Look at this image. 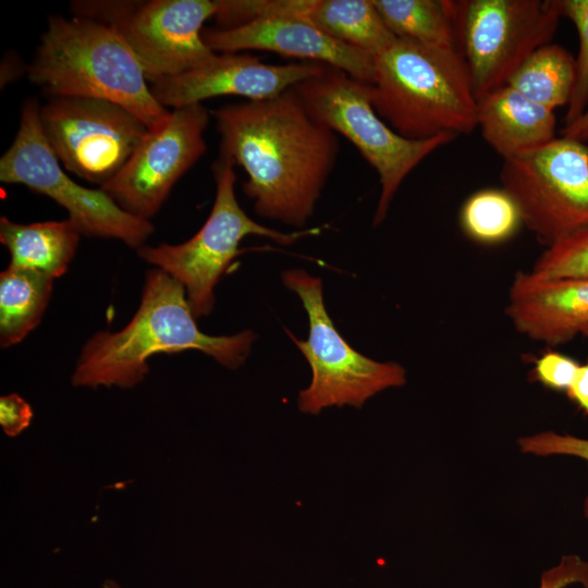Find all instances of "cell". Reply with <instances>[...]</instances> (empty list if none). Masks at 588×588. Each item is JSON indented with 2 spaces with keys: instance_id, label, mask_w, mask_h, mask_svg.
<instances>
[{
  "instance_id": "cell-1",
  "label": "cell",
  "mask_w": 588,
  "mask_h": 588,
  "mask_svg": "<svg viewBox=\"0 0 588 588\" xmlns=\"http://www.w3.org/2000/svg\"><path fill=\"white\" fill-rule=\"evenodd\" d=\"M211 114L220 152L247 174L243 191L257 215L303 226L335 166L338 134L309 112L295 87Z\"/></svg>"
},
{
  "instance_id": "cell-2",
  "label": "cell",
  "mask_w": 588,
  "mask_h": 588,
  "mask_svg": "<svg viewBox=\"0 0 588 588\" xmlns=\"http://www.w3.org/2000/svg\"><path fill=\"white\" fill-rule=\"evenodd\" d=\"M195 319L183 285L161 269L149 270L130 322L118 332L94 334L83 346L73 385L133 388L148 373V358L161 353L198 350L230 369L245 362L256 339L253 331L209 335Z\"/></svg>"
},
{
  "instance_id": "cell-3",
  "label": "cell",
  "mask_w": 588,
  "mask_h": 588,
  "mask_svg": "<svg viewBox=\"0 0 588 588\" xmlns=\"http://www.w3.org/2000/svg\"><path fill=\"white\" fill-rule=\"evenodd\" d=\"M368 88L376 112L405 138L467 135L477 127V99L457 48L396 37L373 58Z\"/></svg>"
},
{
  "instance_id": "cell-4",
  "label": "cell",
  "mask_w": 588,
  "mask_h": 588,
  "mask_svg": "<svg viewBox=\"0 0 588 588\" xmlns=\"http://www.w3.org/2000/svg\"><path fill=\"white\" fill-rule=\"evenodd\" d=\"M27 73L50 97L108 100L134 113L148 130L161 125L171 112L152 95L121 35L91 19L51 16Z\"/></svg>"
},
{
  "instance_id": "cell-5",
  "label": "cell",
  "mask_w": 588,
  "mask_h": 588,
  "mask_svg": "<svg viewBox=\"0 0 588 588\" xmlns=\"http://www.w3.org/2000/svg\"><path fill=\"white\" fill-rule=\"evenodd\" d=\"M309 112L336 134L346 137L377 171L380 197L373 224L384 220L391 201L405 177L431 152L457 136L413 140L394 132L373 109L368 83L344 71L323 70L294 86Z\"/></svg>"
},
{
  "instance_id": "cell-6",
  "label": "cell",
  "mask_w": 588,
  "mask_h": 588,
  "mask_svg": "<svg viewBox=\"0 0 588 588\" xmlns=\"http://www.w3.org/2000/svg\"><path fill=\"white\" fill-rule=\"evenodd\" d=\"M234 166L229 156L219 154L212 166L216 181L212 209L193 237L177 245L163 243L137 248V255L143 260L163 270L183 285L196 318L212 310L215 286L232 260L243 252L240 243L245 236L259 235L281 245H290L321 231V228H314L283 233L249 218L236 200Z\"/></svg>"
},
{
  "instance_id": "cell-7",
  "label": "cell",
  "mask_w": 588,
  "mask_h": 588,
  "mask_svg": "<svg viewBox=\"0 0 588 588\" xmlns=\"http://www.w3.org/2000/svg\"><path fill=\"white\" fill-rule=\"evenodd\" d=\"M282 279L298 295L308 316L307 340L286 330L313 373L309 387L298 395L303 413L317 415L323 408L344 405L360 408L377 393L405 384L403 366L360 354L339 333L326 309L320 278L294 269L283 272Z\"/></svg>"
},
{
  "instance_id": "cell-8",
  "label": "cell",
  "mask_w": 588,
  "mask_h": 588,
  "mask_svg": "<svg viewBox=\"0 0 588 588\" xmlns=\"http://www.w3.org/2000/svg\"><path fill=\"white\" fill-rule=\"evenodd\" d=\"M446 7L477 100L507 85L550 44L561 17L555 0H446Z\"/></svg>"
},
{
  "instance_id": "cell-9",
  "label": "cell",
  "mask_w": 588,
  "mask_h": 588,
  "mask_svg": "<svg viewBox=\"0 0 588 588\" xmlns=\"http://www.w3.org/2000/svg\"><path fill=\"white\" fill-rule=\"evenodd\" d=\"M0 181L50 197L68 211L81 234L117 238L137 249L154 232L149 220L127 212L101 188L84 187L65 173L45 137L34 99L24 102L15 138L0 159Z\"/></svg>"
},
{
  "instance_id": "cell-10",
  "label": "cell",
  "mask_w": 588,
  "mask_h": 588,
  "mask_svg": "<svg viewBox=\"0 0 588 588\" xmlns=\"http://www.w3.org/2000/svg\"><path fill=\"white\" fill-rule=\"evenodd\" d=\"M73 7L76 16L101 22L119 33L151 84L196 69L216 54L203 38V25L216 15L219 1H109Z\"/></svg>"
},
{
  "instance_id": "cell-11",
  "label": "cell",
  "mask_w": 588,
  "mask_h": 588,
  "mask_svg": "<svg viewBox=\"0 0 588 588\" xmlns=\"http://www.w3.org/2000/svg\"><path fill=\"white\" fill-rule=\"evenodd\" d=\"M500 181L541 244L588 229V146L583 142L561 136L528 156L503 160Z\"/></svg>"
},
{
  "instance_id": "cell-12",
  "label": "cell",
  "mask_w": 588,
  "mask_h": 588,
  "mask_svg": "<svg viewBox=\"0 0 588 588\" xmlns=\"http://www.w3.org/2000/svg\"><path fill=\"white\" fill-rule=\"evenodd\" d=\"M39 120L61 166L100 186L121 171L148 131L124 107L96 98L51 97L39 107Z\"/></svg>"
},
{
  "instance_id": "cell-13",
  "label": "cell",
  "mask_w": 588,
  "mask_h": 588,
  "mask_svg": "<svg viewBox=\"0 0 588 588\" xmlns=\"http://www.w3.org/2000/svg\"><path fill=\"white\" fill-rule=\"evenodd\" d=\"M209 119L203 103L172 109L161 125L147 131L121 171L100 188L127 212L149 220L179 179L205 154L203 134Z\"/></svg>"
},
{
  "instance_id": "cell-14",
  "label": "cell",
  "mask_w": 588,
  "mask_h": 588,
  "mask_svg": "<svg viewBox=\"0 0 588 588\" xmlns=\"http://www.w3.org/2000/svg\"><path fill=\"white\" fill-rule=\"evenodd\" d=\"M323 68L316 62L267 64L249 54L216 53L196 69L157 81L151 91L160 105L172 109L228 95L260 100L278 96Z\"/></svg>"
},
{
  "instance_id": "cell-15",
  "label": "cell",
  "mask_w": 588,
  "mask_h": 588,
  "mask_svg": "<svg viewBox=\"0 0 588 588\" xmlns=\"http://www.w3.org/2000/svg\"><path fill=\"white\" fill-rule=\"evenodd\" d=\"M203 38L213 52L265 50L330 65L364 83L373 77L372 56L335 40L302 17H259L232 28H206Z\"/></svg>"
},
{
  "instance_id": "cell-16",
  "label": "cell",
  "mask_w": 588,
  "mask_h": 588,
  "mask_svg": "<svg viewBox=\"0 0 588 588\" xmlns=\"http://www.w3.org/2000/svg\"><path fill=\"white\" fill-rule=\"evenodd\" d=\"M505 315L532 341L565 344L588 327V279H541L519 271L509 289Z\"/></svg>"
},
{
  "instance_id": "cell-17",
  "label": "cell",
  "mask_w": 588,
  "mask_h": 588,
  "mask_svg": "<svg viewBox=\"0 0 588 588\" xmlns=\"http://www.w3.org/2000/svg\"><path fill=\"white\" fill-rule=\"evenodd\" d=\"M553 110L505 85L477 100V127L503 158L528 156L555 139Z\"/></svg>"
},
{
  "instance_id": "cell-18",
  "label": "cell",
  "mask_w": 588,
  "mask_h": 588,
  "mask_svg": "<svg viewBox=\"0 0 588 588\" xmlns=\"http://www.w3.org/2000/svg\"><path fill=\"white\" fill-rule=\"evenodd\" d=\"M81 232L70 220L16 223L0 219V242L11 256V266L63 275L77 249Z\"/></svg>"
},
{
  "instance_id": "cell-19",
  "label": "cell",
  "mask_w": 588,
  "mask_h": 588,
  "mask_svg": "<svg viewBox=\"0 0 588 588\" xmlns=\"http://www.w3.org/2000/svg\"><path fill=\"white\" fill-rule=\"evenodd\" d=\"M53 278L9 265L0 274V345L20 343L34 330L51 296Z\"/></svg>"
},
{
  "instance_id": "cell-20",
  "label": "cell",
  "mask_w": 588,
  "mask_h": 588,
  "mask_svg": "<svg viewBox=\"0 0 588 588\" xmlns=\"http://www.w3.org/2000/svg\"><path fill=\"white\" fill-rule=\"evenodd\" d=\"M306 20L335 40L373 58L396 39L372 0H314Z\"/></svg>"
},
{
  "instance_id": "cell-21",
  "label": "cell",
  "mask_w": 588,
  "mask_h": 588,
  "mask_svg": "<svg viewBox=\"0 0 588 588\" xmlns=\"http://www.w3.org/2000/svg\"><path fill=\"white\" fill-rule=\"evenodd\" d=\"M575 82V59L563 47L548 44L537 49L507 85L528 100L554 110L567 105Z\"/></svg>"
},
{
  "instance_id": "cell-22",
  "label": "cell",
  "mask_w": 588,
  "mask_h": 588,
  "mask_svg": "<svg viewBox=\"0 0 588 588\" xmlns=\"http://www.w3.org/2000/svg\"><path fill=\"white\" fill-rule=\"evenodd\" d=\"M390 32L424 45L457 48L446 0H372Z\"/></svg>"
},
{
  "instance_id": "cell-23",
  "label": "cell",
  "mask_w": 588,
  "mask_h": 588,
  "mask_svg": "<svg viewBox=\"0 0 588 588\" xmlns=\"http://www.w3.org/2000/svg\"><path fill=\"white\" fill-rule=\"evenodd\" d=\"M460 225L471 241L497 245L513 237L524 223L516 201L501 187L471 194L461 208Z\"/></svg>"
},
{
  "instance_id": "cell-24",
  "label": "cell",
  "mask_w": 588,
  "mask_h": 588,
  "mask_svg": "<svg viewBox=\"0 0 588 588\" xmlns=\"http://www.w3.org/2000/svg\"><path fill=\"white\" fill-rule=\"evenodd\" d=\"M530 272L541 279H588V229L547 246Z\"/></svg>"
},
{
  "instance_id": "cell-25",
  "label": "cell",
  "mask_w": 588,
  "mask_h": 588,
  "mask_svg": "<svg viewBox=\"0 0 588 588\" xmlns=\"http://www.w3.org/2000/svg\"><path fill=\"white\" fill-rule=\"evenodd\" d=\"M561 16L575 25L579 50L575 60V82L567 103L565 125L571 124L588 107V0H555Z\"/></svg>"
},
{
  "instance_id": "cell-26",
  "label": "cell",
  "mask_w": 588,
  "mask_h": 588,
  "mask_svg": "<svg viewBox=\"0 0 588 588\" xmlns=\"http://www.w3.org/2000/svg\"><path fill=\"white\" fill-rule=\"evenodd\" d=\"M314 0H220L215 17L221 28H232L259 17L306 19Z\"/></svg>"
},
{
  "instance_id": "cell-27",
  "label": "cell",
  "mask_w": 588,
  "mask_h": 588,
  "mask_svg": "<svg viewBox=\"0 0 588 588\" xmlns=\"http://www.w3.org/2000/svg\"><path fill=\"white\" fill-rule=\"evenodd\" d=\"M517 443L523 453L538 456H573L585 461L588 466V439L586 438L543 431L522 437ZM583 513L588 522V497L584 501Z\"/></svg>"
},
{
  "instance_id": "cell-28",
  "label": "cell",
  "mask_w": 588,
  "mask_h": 588,
  "mask_svg": "<svg viewBox=\"0 0 588 588\" xmlns=\"http://www.w3.org/2000/svg\"><path fill=\"white\" fill-rule=\"evenodd\" d=\"M579 365L567 355L548 351L536 359L532 375L543 387L566 393L574 381Z\"/></svg>"
},
{
  "instance_id": "cell-29",
  "label": "cell",
  "mask_w": 588,
  "mask_h": 588,
  "mask_svg": "<svg viewBox=\"0 0 588 588\" xmlns=\"http://www.w3.org/2000/svg\"><path fill=\"white\" fill-rule=\"evenodd\" d=\"M588 588V562L576 554L563 555L560 562L542 573L539 588Z\"/></svg>"
},
{
  "instance_id": "cell-30",
  "label": "cell",
  "mask_w": 588,
  "mask_h": 588,
  "mask_svg": "<svg viewBox=\"0 0 588 588\" xmlns=\"http://www.w3.org/2000/svg\"><path fill=\"white\" fill-rule=\"evenodd\" d=\"M32 406L19 394L0 397V425L8 437H16L33 419Z\"/></svg>"
},
{
  "instance_id": "cell-31",
  "label": "cell",
  "mask_w": 588,
  "mask_h": 588,
  "mask_svg": "<svg viewBox=\"0 0 588 588\" xmlns=\"http://www.w3.org/2000/svg\"><path fill=\"white\" fill-rule=\"evenodd\" d=\"M566 394L588 416V360L579 365Z\"/></svg>"
},
{
  "instance_id": "cell-32",
  "label": "cell",
  "mask_w": 588,
  "mask_h": 588,
  "mask_svg": "<svg viewBox=\"0 0 588 588\" xmlns=\"http://www.w3.org/2000/svg\"><path fill=\"white\" fill-rule=\"evenodd\" d=\"M562 136L583 143L588 139V107L578 119L564 126Z\"/></svg>"
},
{
  "instance_id": "cell-33",
  "label": "cell",
  "mask_w": 588,
  "mask_h": 588,
  "mask_svg": "<svg viewBox=\"0 0 588 588\" xmlns=\"http://www.w3.org/2000/svg\"><path fill=\"white\" fill-rule=\"evenodd\" d=\"M102 588H122L119 584H117L114 580L107 579L105 580Z\"/></svg>"
},
{
  "instance_id": "cell-34",
  "label": "cell",
  "mask_w": 588,
  "mask_h": 588,
  "mask_svg": "<svg viewBox=\"0 0 588 588\" xmlns=\"http://www.w3.org/2000/svg\"><path fill=\"white\" fill-rule=\"evenodd\" d=\"M581 335L588 338V327L583 331Z\"/></svg>"
}]
</instances>
